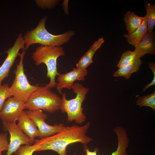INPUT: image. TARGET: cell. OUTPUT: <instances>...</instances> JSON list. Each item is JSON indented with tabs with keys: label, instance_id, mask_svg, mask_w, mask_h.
Segmentation results:
<instances>
[{
	"label": "cell",
	"instance_id": "obj_1",
	"mask_svg": "<svg viewBox=\"0 0 155 155\" xmlns=\"http://www.w3.org/2000/svg\"><path fill=\"white\" fill-rule=\"evenodd\" d=\"M90 124L88 122L82 126H65L60 132L53 135L35 140L34 144L36 147V152L52 150L59 155H67L66 150L69 145L77 142L87 144L93 140L86 135Z\"/></svg>",
	"mask_w": 155,
	"mask_h": 155
},
{
	"label": "cell",
	"instance_id": "obj_2",
	"mask_svg": "<svg viewBox=\"0 0 155 155\" xmlns=\"http://www.w3.org/2000/svg\"><path fill=\"white\" fill-rule=\"evenodd\" d=\"M47 17L41 19L37 26L34 29L28 31L23 38L25 50L32 44H38L44 46H61L68 42L75 32L68 31L62 34L55 35L49 33L46 29L45 22Z\"/></svg>",
	"mask_w": 155,
	"mask_h": 155
},
{
	"label": "cell",
	"instance_id": "obj_3",
	"mask_svg": "<svg viewBox=\"0 0 155 155\" xmlns=\"http://www.w3.org/2000/svg\"><path fill=\"white\" fill-rule=\"evenodd\" d=\"M65 52L61 46H37L32 55L36 65L44 64L47 67V77L50 79L49 83L46 85L49 88L56 87L55 78L59 74L57 67L58 58L64 55Z\"/></svg>",
	"mask_w": 155,
	"mask_h": 155
},
{
	"label": "cell",
	"instance_id": "obj_4",
	"mask_svg": "<svg viewBox=\"0 0 155 155\" xmlns=\"http://www.w3.org/2000/svg\"><path fill=\"white\" fill-rule=\"evenodd\" d=\"M72 89L76 94L75 97L68 100L66 93H62L60 109L63 113H67V122L74 121L76 124H81L85 122L86 118L82 105L89 89L78 82L74 84Z\"/></svg>",
	"mask_w": 155,
	"mask_h": 155
},
{
	"label": "cell",
	"instance_id": "obj_5",
	"mask_svg": "<svg viewBox=\"0 0 155 155\" xmlns=\"http://www.w3.org/2000/svg\"><path fill=\"white\" fill-rule=\"evenodd\" d=\"M61 98L46 86H38L25 102L24 109L53 113L60 109Z\"/></svg>",
	"mask_w": 155,
	"mask_h": 155
},
{
	"label": "cell",
	"instance_id": "obj_6",
	"mask_svg": "<svg viewBox=\"0 0 155 155\" xmlns=\"http://www.w3.org/2000/svg\"><path fill=\"white\" fill-rule=\"evenodd\" d=\"M25 53V50H23L19 54L20 61L14 71V79L9 88L11 96L24 102L38 87V86L32 85L29 83L24 73L23 60Z\"/></svg>",
	"mask_w": 155,
	"mask_h": 155
},
{
	"label": "cell",
	"instance_id": "obj_7",
	"mask_svg": "<svg viewBox=\"0 0 155 155\" xmlns=\"http://www.w3.org/2000/svg\"><path fill=\"white\" fill-rule=\"evenodd\" d=\"M26 112L29 117L36 125L40 139L44 138L58 133L62 130L65 126L62 123L51 125L46 123L45 120L47 119V115L40 110L35 111L26 110Z\"/></svg>",
	"mask_w": 155,
	"mask_h": 155
},
{
	"label": "cell",
	"instance_id": "obj_8",
	"mask_svg": "<svg viewBox=\"0 0 155 155\" xmlns=\"http://www.w3.org/2000/svg\"><path fill=\"white\" fill-rule=\"evenodd\" d=\"M3 124L4 129L10 135L6 155H12L22 145L32 144L30 139L18 127L16 122L3 121Z\"/></svg>",
	"mask_w": 155,
	"mask_h": 155
},
{
	"label": "cell",
	"instance_id": "obj_9",
	"mask_svg": "<svg viewBox=\"0 0 155 155\" xmlns=\"http://www.w3.org/2000/svg\"><path fill=\"white\" fill-rule=\"evenodd\" d=\"M21 49L25 50L24 40L21 33L18 35L13 46L5 52L7 53V56L0 67V86L2 81L8 76L10 69L19 56V51Z\"/></svg>",
	"mask_w": 155,
	"mask_h": 155
},
{
	"label": "cell",
	"instance_id": "obj_10",
	"mask_svg": "<svg viewBox=\"0 0 155 155\" xmlns=\"http://www.w3.org/2000/svg\"><path fill=\"white\" fill-rule=\"evenodd\" d=\"M25 102L13 97L8 98L0 112V119L3 121L16 122L24 109Z\"/></svg>",
	"mask_w": 155,
	"mask_h": 155
},
{
	"label": "cell",
	"instance_id": "obj_11",
	"mask_svg": "<svg viewBox=\"0 0 155 155\" xmlns=\"http://www.w3.org/2000/svg\"><path fill=\"white\" fill-rule=\"evenodd\" d=\"M88 71L86 69H82L74 67L73 70L64 74L59 73L57 75L58 82L56 86L57 91L61 94L62 89L66 88L72 89L74 83L76 81H84L85 77L87 75Z\"/></svg>",
	"mask_w": 155,
	"mask_h": 155
},
{
	"label": "cell",
	"instance_id": "obj_12",
	"mask_svg": "<svg viewBox=\"0 0 155 155\" xmlns=\"http://www.w3.org/2000/svg\"><path fill=\"white\" fill-rule=\"evenodd\" d=\"M18 127L30 139L32 144L34 143L35 138L39 137V133L34 122L30 119L26 111H23L19 118Z\"/></svg>",
	"mask_w": 155,
	"mask_h": 155
},
{
	"label": "cell",
	"instance_id": "obj_13",
	"mask_svg": "<svg viewBox=\"0 0 155 155\" xmlns=\"http://www.w3.org/2000/svg\"><path fill=\"white\" fill-rule=\"evenodd\" d=\"M136 56L140 58L147 54H155V35L154 32H147L135 47Z\"/></svg>",
	"mask_w": 155,
	"mask_h": 155
},
{
	"label": "cell",
	"instance_id": "obj_14",
	"mask_svg": "<svg viewBox=\"0 0 155 155\" xmlns=\"http://www.w3.org/2000/svg\"><path fill=\"white\" fill-rule=\"evenodd\" d=\"M104 42V40L103 38H100L95 41L77 63L76 67L86 69L91 64L93 63L92 59L95 53Z\"/></svg>",
	"mask_w": 155,
	"mask_h": 155
},
{
	"label": "cell",
	"instance_id": "obj_15",
	"mask_svg": "<svg viewBox=\"0 0 155 155\" xmlns=\"http://www.w3.org/2000/svg\"><path fill=\"white\" fill-rule=\"evenodd\" d=\"M142 61L137 56L129 65L122 67L115 71L113 76L115 77H123L126 79L131 77L132 73L139 71Z\"/></svg>",
	"mask_w": 155,
	"mask_h": 155
},
{
	"label": "cell",
	"instance_id": "obj_16",
	"mask_svg": "<svg viewBox=\"0 0 155 155\" xmlns=\"http://www.w3.org/2000/svg\"><path fill=\"white\" fill-rule=\"evenodd\" d=\"M141 26L131 34H125L124 36L128 42L135 47L139 43L148 32L146 16Z\"/></svg>",
	"mask_w": 155,
	"mask_h": 155
},
{
	"label": "cell",
	"instance_id": "obj_17",
	"mask_svg": "<svg viewBox=\"0 0 155 155\" xmlns=\"http://www.w3.org/2000/svg\"><path fill=\"white\" fill-rule=\"evenodd\" d=\"M144 17L138 16L133 12L128 11L124 15V20L128 34H131L139 28L142 24Z\"/></svg>",
	"mask_w": 155,
	"mask_h": 155
},
{
	"label": "cell",
	"instance_id": "obj_18",
	"mask_svg": "<svg viewBox=\"0 0 155 155\" xmlns=\"http://www.w3.org/2000/svg\"><path fill=\"white\" fill-rule=\"evenodd\" d=\"M146 11V17L147 32H153V30L155 25V4H152L148 1L144 3Z\"/></svg>",
	"mask_w": 155,
	"mask_h": 155
},
{
	"label": "cell",
	"instance_id": "obj_19",
	"mask_svg": "<svg viewBox=\"0 0 155 155\" xmlns=\"http://www.w3.org/2000/svg\"><path fill=\"white\" fill-rule=\"evenodd\" d=\"M136 104L140 107L146 106L155 111V91L147 95L139 96L136 101Z\"/></svg>",
	"mask_w": 155,
	"mask_h": 155
},
{
	"label": "cell",
	"instance_id": "obj_20",
	"mask_svg": "<svg viewBox=\"0 0 155 155\" xmlns=\"http://www.w3.org/2000/svg\"><path fill=\"white\" fill-rule=\"evenodd\" d=\"M136 56V53L134 51L127 50L122 54L117 66L118 68L126 66L130 64Z\"/></svg>",
	"mask_w": 155,
	"mask_h": 155
},
{
	"label": "cell",
	"instance_id": "obj_21",
	"mask_svg": "<svg viewBox=\"0 0 155 155\" xmlns=\"http://www.w3.org/2000/svg\"><path fill=\"white\" fill-rule=\"evenodd\" d=\"M9 88V85L7 83L0 86V112L6 100L12 96Z\"/></svg>",
	"mask_w": 155,
	"mask_h": 155
},
{
	"label": "cell",
	"instance_id": "obj_22",
	"mask_svg": "<svg viewBox=\"0 0 155 155\" xmlns=\"http://www.w3.org/2000/svg\"><path fill=\"white\" fill-rule=\"evenodd\" d=\"M36 150V146L34 144L25 145L20 146L15 152L14 155H32Z\"/></svg>",
	"mask_w": 155,
	"mask_h": 155
},
{
	"label": "cell",
	"instance_id": "obj_23",
	"mask_svg": "<svg viewBox=\"0 0 155 155\" xmlns=\"http://www.w3.org/2000/svg\"><path fill=\"white\" fill-rule=\"evenodd\" d=\"M58 0H36L37 5L41 8H51L54 7L58 2Z\"/></svg>",
	"mask_w": 155,
	"mask_h": 155
},
{
	"label": "cell",
	"instance_id": "obj_24",
	"mask_svg": "<svg viewBox=\"0 0 155 155\" xmlns=\"http://www.w3.org/2000/svg\"><path fill=\"white\" fill-rule=\"evenodd\" d=\"M8 144L7 133H1L0 134V152L7 151Z\"/></svg>",
	"mask_w": 155,
	"mask_h": 155
},
{
	"label": "cell",
	"instance_id": "obj_25",
	"mask_svg": "<svg viewBox=\"0 0 155 155\" xmlns=\"http://www.w3.org/2000/svg\"><path fill=\"white\" fill-rule=\"evenodd\" d=\"M148 66L153 73V78L151 82L147 85L144 88L142 92L145 91L149 87L155 84V63L154 62H150L148 63Z\"/></svg>",
	"mask_w": 155,
	"mask_h": 155
},
{
	"label": "cell",
	"instance_id": "obj_26",
	"mask_svg": "<svg viewBox=\"0 0 155 155\" xmlns=\"http://www.w3.org/2000/svg\"><path fill=\"white\" fill-rule=\"evenodd\" d=\"M0 155H2L1 152H0Z\"/></svg>",
	"mask_w": 155,
	"mask_h": 155
}]
</instances>
